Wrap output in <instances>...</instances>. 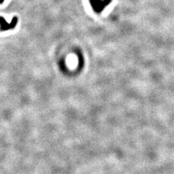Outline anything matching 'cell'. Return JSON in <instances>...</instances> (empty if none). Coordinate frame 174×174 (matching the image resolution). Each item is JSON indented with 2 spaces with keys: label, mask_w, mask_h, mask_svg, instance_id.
<instances>
[{
  "label": "cell",
  "mask_w": 174,
  "mask_h": 174,
  "mask_svg": "<svg viewBox=\"0 0 174 174\" xmlns=\"http://www.w3.org/2000/svg\"><path fill=\"white\" fill-rule=\"evenodd\" d=\"M91 2L96 9L101 10L104 7V6L105 7L107 4L109 3L110 0H104H104H91Z\"/></svg>",
  "instance_id": "obj_1"
}]
</instances>
